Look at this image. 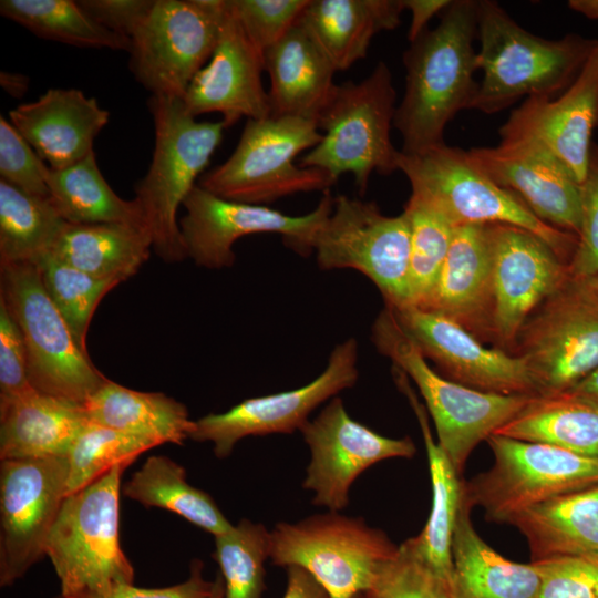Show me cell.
I'll return each instance as SVG.
<instances>
[{
  "instance_id": "1",
  "label": "cell",
  "mask_w": 598,
  "mask_h": 598,
  "mask_svg": "<svg viewBox=\"0 0 598 598\" xmlns=\"http://www.w3.org/2000/svg\"><path fill=\"white\" fill-rule=\"evenodd\" d=\"M475 39L477 1L454 0L403 53L405 89L393 122L403 154L445 143L447 124L472 110L478 90Z\"/></svg>"
},
{
  "instance_id": "2",
  "label": "cell",
  "mask_w": 598,
  "mask_h": 598,
  "mask_svg": "<svg viewBox=\"0 0 598 598\" xmlns=\"http://www.w3.org/2000/svg\"><path fill=\"white\" fill-rule=\"evenodd\" d=\"M476 68L482 72L472 105L498 113L522 97L564 92L576 79L596 40L567 34L545 39L520 27L496 1H477Z\"/></svg>"
},
{
  "instance_id": "3",
  "label": "cell",
  "mask_w": 598,
  "mask_h": 598,
  "mask_svg": "<svg viewBox=\"0 0 598 598\" xmlns=\"http://www.w3.org/2000/svg\"><path fill=\"white\" fill-rule=\"evenodd\" d=\"M154 150L147 173L135 186L153 250L165 262L187 258L177 210L208 166L229 126L225 121H198L181 99L151 95Z\"/></svg>"
},
{
  "instance_id": "4",
  "label": "cell",
  "mask_w": 598,
  "mask_h": 598,
  "mask_svg": "<svg viewBox=\"0 0 598 598\" xmlns=\"http://www.w3.org/2000/svg\"><path fill=\"white\" fill-rule=\"evenodd\" d=\"M395 100L392 73L383 61L359 82L336 84L316 121L321 140L299 165L321 169L334 183L352 174L363 195L373 173L399 171L400 150L391 141Z\"/></svg>"
},
{
  "instance_id": "5",
  "label": "cell",
  "mask_w": 598,
  "mask_h": 598,
  "mask_svg": "<svg viewBox=\"0 0 598 598\" xmlns=\"http://www.w3.org/2000/svg\"><path fill=\"white\" fill-rule=\"evenodd\" d=\"M127 466H114L64 498L45 545L61 596L103 594L133 584L134 569L120 543L121 478Z\"/></svg>"
},
{
  "instance_id": "6",
  "label": "cell",
  "mask_w": 598,
  "mask_h": 598,
  "mask_svg": "<svg viewBox=\"0 0 598 598\" xmlns=\"http://www.w3.org/2000/svg\"><path fill=\"white\" fill-rule=\"evenodd\" d=\"M371 338L377 350L415 383L433 419L437 444L460 475L473 450L533 398L483 392L442 377L386 305L373 322Z\"/></svg>"
},
{
  "instance_id": "7",
  "label": "cell",
  "mask_w": 598,
  "mask_h": 598,
  "mask_svg": "<svg viewBox=\"0 0 598 598\" xmlns=\"http://www.w3.org/2000/svg\"><path fill=\"white\" fill-rule=\"evenodd\" d=\"M398 169L409 179L411 197L444 216L454 227L507 224L535 234L564 258L577 236L540 220L515 193L495 184L470 158L446 143L416 154L400 151Z\"/></svg>"
},
{
  "instance_id": "8",
  "label": "cell",
  "mask_w": 598,
  "mask_h": 598,
  "mask_svg": "<svg viewBox=\"0 0 598 598\" xmlns=\"http://www.w3.org/2000/svg\"><path fill=\"white\" fill-rule=\"evenodd\" d=\"M320 140L313 120H247L234 152L198 185L228 200L265 206L297 193L330 190L336 183L326 172L296 164V157Z\"/></svg>"
},
{
  "instance_id": "9",
  "label": "cell",
  "mask_w": 598,
  "mask_h": 598,
  "mask_svg": "<svg viewBox=\"0 0 598 598\" xmlns=\"http://www.w3.org/2000/svg\"><path fill=\"white\" fill-rule=\"evenodd\" d=\"M0 300L17 322L31 385L84 406L109 380L80 349L33 264H0Z\"/></svg>"
},
{
  "instance_id": "10",
  "label": "cell",
  "mask_w": 598,
  "mask_h": 598,
  "mask_svg": "<svg viewBox=\"0 0 598 598\" xmlns=\"http://www.w3.org/2000/svg\"><path fill=\"white\" fill-rule=\"evenodd\" d=\"M395 546L360 517L339 512L313 515L296 523H278L270 532L269 558L276 566L308 571L330 598L368 592Z\"/></svg>"
},
{
  "instance_id": "11",
  "label": "cell",
  "mask_w": 598,
  "mask_h": 598,
  "mask_svg": "<svg viewBox=\"0 0 598 598\" xmlns=\"http://www.w3.org/2000/svg\"><path fill=\"white\" fill-rule=\"evenodd\" d=\"M514 354L522 357L537 395L567 392L598 367V286L570 275L522 327Z\"/></svg>"
},
{
  "instance_id": "12",
  "label": "cell",
  "mask_w": 598,
  "mask_h": 598,
  "mask_svg": "<svg viewBox=\"0 0 598 598\" xmlns=\"http://www.w3.org/2000/svg\"><path fill=\"white\" fill-rule=\"evenodd\" d=\"M486 441L493 465L463 482V493L472 507L484 509L491 522L509 524L534 505L598 484V458L498 434Z\"/></svg>"
},
{
  "instance_id": "13",
  "label": "cell",
  "mask_w": 598,
  "mask_h": 598,
  "mask_svg": "<svg viewBox=\"0 0 598 598\" xmlns=\"http://www.w3.org/2000/svg\"><path fill=\"white\" fill-rule=\"evenodd\" d=\"M410 221L404 212L382 214L374 202L338 195L319 228L313 251L322 270L354 269L394 309L410 306Z\"/></svg>"
},
{
  "instance_id": "14",
  "label": "cell",
  "mask_w": 598,
  "mask_h": 598,
  "mask_svg": "<svg viewBox=\"0 0 598 598\" xmlns=\"http://www.w3.org/2000/svg\"><path fill=\"white\" fill-rule=\"evenodd\" d=\"M227 0H155L131 37L130 70L155 96L183 99L210 59Z\"/></svg>"
},
{
  "instance_id": "15",
  "label": "cell",
  "mask_w": 598,
  "mask_h": 598,
  "mask_svg": "<svg viewBox=\"0 0 598 598\" xmlns=\"http://www.w3.org/2000/svg\"><path fill=\"white\" fill-rule=\"evenodd\" d=\"M330 190H326L313 210L291 216L265 205L233 202L212 194L198 184L184 200L185 215L179 229L187 258L209 269L234 265L235 243L247 235L280 234L298 254L313 251L315 237L333 207Z\"/></svg>"
},
{
  "instance_id": "16",
  "label": "cell",
  "mask_w": 598,
  "mask_h": 598,
  "mask_svg": "<svg viewBox=\"0 0 598 598\" xmlns=\"http://www.w3.org/2000/svg\"><path fill=\"white\" fill-rule=\"evenodd\" d=\"M66 457L3 460L0 464V586L21 578L45 555L68 484Z\"/></svg>"
},
{
  "instance_id": "17",
  "label": "cell",
  "mask_w": 598,
  "mask_h": 598,
  "mask_svg": "<svg viewBox=\"0 0 598 598\" xmlns=\"http://www.w3.org/2000/svg\"><path fill=\"white\" fill-rule=\"evenodd\" d=\"M357 362L358 343L349 338L334 347L324 370L308 384L250 398L226 412L207 414L195 421L189 439L213 443L215 455L224 458L244 437L300 431L317 406L355 384Z\"/></svg>"
},
{
  "instance_id": "18",
  "label": "cell",
  "mask_w": 598,
  "mask_h": 598,
  "mask_svg": "<svg viewBox=\"0 0 598 598\" xmlns=\"http://www.w3.org/2000/svg\"><path fill=\"white\" fill-rule=\"evenodd\" d=\"M311 458L302 487L313 493L312 504L340 512L358 476L384 460L411 458L416 446L409 437L383 436L353 420L339 396L300 430Z\"/></svg>"
},
{
  "instance_id": "19",
  "label": "cell",
  "mask_w": 598,
  "mask_h": 598,
  "mask_svg": "<svg viewBox=\"0 0 598 598\" xmlns=\"http://www.w3.org/2000/svg\"><path fill=\"white\" fill-rule=\"evenodd\" d=\"M487 230L493 262L489 340L513 353L526 320L568 278V265L527 229L488 224Z\"/></svg>"
},
{
  "instance_id": "20",
  "label": "cell",
  "mask_w": 598,
  "mask_h": 598,
  "mask_svg": "<svg viewBox=\"0 0 598 598\" xmlns=\"http://www.w3.org/2000/svg\"><path fill=\"white\" fill-rule=\"evenodd\" d=\"M392 309L423 357L432 360L447 379L488 393L537 395L522 357L485 347L464 327L441 313L414 306Z\"/></svg>"
},
{
  "instance_id": "21",
  "label": "cell",
  "mask_w": 598,
  "mask_h": 598,
  "mask_svg": "<svg viewBox=\"0 0 598 598\" xmlns=\"http://www.w3.org/2000/svg\"><path fill=\"white\" fill-rule=\"evenodd\" d=\"M467 152L485 175L518 195L540 220L578 235L580 183L540 142L530 137L501 138L496 146Z\"/></svg>"
},
{
  "instance_id": "22",
  "label": "cell",
  "mask_w": 598,
  "mask_h": 598,
  "mask_svg": "<svg viewBox=\"0 0 598 598\" xmlns=\"http://www.w3.org/2000/svg\"><path fill=\"white\" fill-rule=\"evenodd\" d=\"M598 125V40L574 82L556 99L533 96L514 109L499 127L501 138L540 142L575 175L586 176L591 134Z\"/></svg>"
},
{
  "instance_id": "23",
  "label": "cell",
  "mask_w": 598,
  "mask_h": 598,
  "mask_svg": "<svg viewBox=\"0 0 598 598\" xmlns=\"http://www.w3.org/2000/svg\"><path fill=\"white\" fill-rule=\"evenodd\" d=\"M218 41L208 63L195 75L184 97L187 112L197 117L219 113L228 126L241 117L270 116L264 89V52L246 34L229 0Z\"/></svg>"
},
{
  "instance_id": "24",
  "label": "cell",
  "mask_w": 598,
  "mask_h": 598,
  "mask_svg": "<svg viewBox=\"0 0 598 598\" xmlns=\"http://www.w3.org/2000/svg\"><path fill=\"white\" fill-rule=\"evenodd\" d=\"M110 118L96 99L78 89H49L19 104L9 121L52 169L73 165L94 152V141Z\"/></svg>"
},
{
  "instance_id": "25",
  "label": "cell",
  "mask_w": 598,
  "mask_h": 598,
  "mask_svg": "<svg viewBox=\"0 0 598 598\" xmlns=\"http://www.w3.org/2000/svg\"><path fill=\"white\" fill-rule=\"evenodd\" d=\"M492 280L487 225L456 226L434 288L422 305L414 307L448 317L481 341L489 340Z\"/></svg>"
},
{
  "instance_id": "26",
  "label": "cell",
  "mask_w": 598,
  "mask_h": 598,
  "mask_svg": "<svg viewBox=\"0 0 598 598\" xmlns=\"http://www.w3.org/2000/svg\"><path fill=\"white\" fill-rule=\"evenodd\" d=\"M271 116H295L317 121L336 83L332 63L297 22L264 52Z\"/></svg>"
},
{
  "instance_id": "27",
  "label": "cell",
  "mask_w": 598,
  "mask_h": 598,
  "mask_svg": "<svg viewBox=\"0 0 598 598\" xmlns=\"http://www.w3.org/2000/svg\"><path fill=\"white\" fill-rule=\"evenodd\" d=\"M89 421L84 406L33 389L0 404V460L66 457Z\"/></svg>"
},
{
  "instance_id": "28",
  "label": "cell",
  "mask_w": 598,
  "mask_h": 598,
  "mask_svg": "<svg viewBox=\"0 0 598 598\" xmlns=\"http://www.w3.org/2000/svg\"><path fill=\"white\" fill-rule=\"evenodd\" d=\"M471 509L462 491L452 542V598H539L536 565L512 561L494 550L475 530Z\"/></svg>"
},
{
  "instance_id": "29",
  "label": "cell",
  "mask_w": 598,
  "mask_h": 598,
  "mask_svg": "<svg viewBox=\"0 0 598 598\" xmlns=\"http://www.w3.org/2000/svg\"><path fill=\"white\" fill-rule=\"evenodd\" d=\"M404 10L403 0H309L298 22L344 71L367 56L378 33L401 24Z\"/></svg>"
},
{
  "instance_id": "30",
  "label": "cell",
  "mask_w": 598,
  "mask_h": 598,
  "mask_svg": "<svg viewBox=\"0 0 598 598\" xmlns=\"http://www.w3.org/2000/svg\"><path fill=\"white\" fill-rule=\"evenodd\" d=\"M398 388L408 398L421 427L432 487L429 518L419 535L406 539L416 555L448 584L453 571L452 542L461 506L463 481L444 451L433 440L425 408L416 398L409 378L393 368Z\"/></svg>"
},
{
  "instance_id": "31",
  "label": "cell",
  "mask_w": 598,
  "mask_h": 598,
  "mask_svg": "<svg viewBox=\"0 0 598 598\" xmlns=\"http://www.w3.org/2000/svg\"><path fill=\"white\" fill-rule=\"evenodd\" d=\"M509 524L526 538L532 561L598 556V484L534 505Z\"/></svg>"
},
{
  "instance_id": "32",
  "label": "cell",
  "mask_w": 598,
  "mask_h": 598,
  "mask_svg": "<svg viewBox=\"0 0 598 598\" xmlns=\"http://www.w3.org/2000/svg\"><path fill=\"white\" fill-rule=\"evenodd\" d=\"M152 249L144 226L68 223L50 255L93 277L121 283L140 270Z\"/></svg>"
},
{
  "instance_id": "33",
  "label": "cell",
  "mask_w": 598,
  "mask_h": 598,
  "mask_svg": "<svg viewBox=\"0 0 598 598\" xmlns=\"http://www.w3.org/2000/svg\"><path fill=\"white\" fill-rule=\"evenodd\" d=\"M91 422L154 440L182 445L195 421L186 406L161 392H141L110 379L84 404Z\"/></svg>"
},
{
  "instance_id": "34",
  "label": "cell",
  "mask_w": 598,
  "mask_h": 598,
  "mask_svg": "<svg viewBox=\"0 0 598 598\" xmlns=\"http://www.w3.org/2000/svg\"><path fill=\"white\" fill-rule=\"evenodd\" d=\"M494 434L598 458V404L569 392L536 395Z\"/></svg>"
},
{
  "instance_id": "35",
  "label": "cell",
  "mask_w": 598,
  "mask_h": 598,
  "mask_svg": "<svg viewBox=\"0 0 598 598\" xmlns=\"http://www.w3.org/2000/svg\"><path fill=\"white\" fill-rule=\"evenodd\" d=\"M45 181L52 205L69 224L144 226L138 202L124 199L112 189L99 168L95 152L62 169L48 167Z\"/></svg>"
},
{
  "instance_id": "36",
  "label": "cell",
  "mask_w": 598,
  "mask_h": 598,
  "mask_svg": "<svg viewBox=\"0 0 598 598\" xmlns=\"http://www.w3.org/2000/svg\"><path fill=\"white\" fill-rule=\"evenodd\" d=\"M123 494L145 507L177 514L214 537L234 526L212 496L188 484L185 468L167 456H150L123 486Z\"/></svg>"
},
{
  "instance_id": "37",
  "label": "cell",
  "mask_w": 598,
  "mask_h": 598,
  "mask_svg": "<svg viewBox=\"0 0 598 598\" xmlns=\"http://www.w3.org/2000/svg\"><path fill=\"white\" fill-rule=\"evenodd\" d=\"M66 225L49 197L0 181V264L38 266L51 254Z\"/></svg>"
},
{
  "instance_id": "38",
  "label": "cell",
  "mask_w": 598,
  "mask_h": 598,
  "mask_svg": "<svg viewBox=\"0 0 598 598\" xmlns=\"http://www.w3.org/2000/svg\"><path fill=\"white\" fill-rule=\"evenodd\" d=\"M2 17L65 44L130 51L131 40L102 27L73 0H1Z\"/></svg>"
},
{
  "instance_id": "39",
  "label": "cell",
  "mask_w": 598,
  "mask_h": 598,
  "mask_svg": "<svg viewBox=\"0 0 598 598\" xmlns=\"http://www.w3.org/2000/svg\"><path fill=\"white\" fill-rule=\"evenodd\" d=\"M270 532L260 523L241 519L215 536L214 559L224 580V598H261Z\"/></svg>"
},
{
  "instance_id": "40",
  "label": "cell",
  "mask_w": 598,
  "mask_h": 598,
  "mask_svg": "<svg viewBox=\"0 0 598 598\" xmlns=\"http://www.w3.org/2000/svg\"><path fill=\"white\" fill-rule=\"evenodd\" d=\"M157 445L152 439L89 421L66 455V496L84 488L116 465H131L138 455Z\"/></svg>"
},
{
  "instance_id": "41",
  "label": "cell",
  "mask_w": 598,
  "mask_h": 598,
  "mask_svg": "<svg viewBox=\"0 0 598 598\" xmlns=\"http://www.w3.org/2000/svg\"><path fill=\"white\" fill-rule=\"evenodd\" d=\"M403 212L411 229L410 306H420L436 283L455 227L440 213L411 196Z\"/></svg>"
},
{
  "instance_id": "42",
  "label": "cell",
  "mask_w": 598,
  "mask_h": 598,
  "mask_svg": "<svg viewBox=\"0 0 598 598\" xmlns=\"http://www.w3.org/2000/svg\"><path fill=\"white\" fill-rule=\"evenodd\" d=\"M47 293L70 328L80 349L87 353L86 336L103 297L118 283L100 279L48 255L39 265Z\"/></svg>"
},
{
  "instance_id": "43",
  "label": "cell",
  "mask_w": 598,
  "mask_h": 598,
  "mask_svg": "<svg viewBox=\"0 0 598 598\" xmlns=\"http://www.w3.org/2000/svg\"><path fill=\"white\" fill-rule=\"evenodd\" d=\"M367 598H452L450 584L404 540L382 567Z\"/></svg>"
},
{
  "instance_id": "44",
  "label": "cell",
  "mask_w": 598,
  "mask_h": 598,
  "mask_svg": "<svg viewBox=\"0 0 598 598\" xmlns=\"http://www.w3.org/2000/svg\"><path fill=\"white\" fill-rule=\"evenodd\" d=\"M251 42L265 52L299 20L309 0H229Z\"/></svg>"
},
{
  "instance_id": "45",
  "label": "cell",
  "mask_w": 598,
  "mask_h": 598,
  "mask_svg": "<svg viewBox=\"0 0 598 598\" xmlns=\"http://www.w3.org/2000/svg\"><path fill=\"white\" fill-rule=\"evenodd\" d=\"M48 165L16 130L0 116V181L28 194L49 197L45 181Z\"/></svg>"
},
{
  "instance_id": "46",
  "label": "cell",
  "mask_w": 598,
  "mask_h": 598,
  "mask_svg": "<svg viewBox=\"0 0 598 598\" xmlns=\"http://www.w3.org/2000/svg\"><path fill=\"white\" fill-rule=\"evenodd\" d=\"M539 598H598V556H559L533 561Z\"/></svg>"
},
{
  "instance_id": "47",
  "label": "cell",
  "mask_w": 598,
  "mask_h": 598,
  "mask_svg": "<svg viewBox=\"0 0 598 598\" xmlns=\"http://www.w3.org/2000/svg\"><path fill=\"white\" fill-rule=\"evenodd\" d=\"M568 272L579 279L598 277V147H591L580 183V227Z\"/></svg>"
},
{
  "instance_id": "48",
  "label": "cell",
  "mask_w": 598,
  "mask_h": 598,
  "mask_svg": "<svg viewBox=\"0 0 598 598\" xmlns=\"http://www.w3.org/2000/svg\"><path fill=\"white\" fill-rule=\"evenodd\" d=\"M33 389L23 337L4 302L0 300V404Z\"/></svg>"
},
{
  "instance_id": "49",
  "label": "cell",
  "mask_w": 598,
  "mask_h": 598,
  "mask_svg": "<svg viewBox=\"0 0 598 598\" xmlns=\"http://www.w3.org/2000/svg\"><path fill=\"white\" fill-rule=\"evenodd\" d=\"M155 0H80L79 4L97 23L131 40Z\"/></svg>"
},
{
  "instance_id": "50",
  "label": "cell",
  "mask_w": 598,
  "mask_h": 598,
  "mask_svg": "<svg viewBox=\"0 0 598 598\" xmlns=\"http://www.w3.org/2000/svg\"><path fill=\"white\" fill-rule=\"evenodd\" d=\"M213 581L203 577V563L194 559L189 577L175 586L165 588H140L133 584H122L103 594H91L71 598H209ZM56 598H68L59 595Z\"/></svg>"
},
{
  "instance_id": "51",
  "label": "cell",
  "mask_w": 598,
  "mask_h": 598,
  "mask_svg": "<svg viewBox=\"0 0 598 598\" xmlns=\"http://www.w3.org/2000/svg\"><path fill=\"white\" fill-rule=\"evenodd\" d=\"M452 0H403L404 9L411 12V23L408 31L409 42L417 39L436 14H441Z\"/></svg>"
},
{
  "instance_id": "52",
  "label": "cell",
  "mask_w": 598,
  "mask_h": 598,
  "mask_svg": "<svg viewBox=\"0 0 598 598\" xmlns=\"http://www.w3.org/2000/svg\"><path fill=\"white\" fill-rule=\"evenodd\" d=\"M282 598H330L324 588L305 569L287 568V587Z\"/></svg>"
},
{
  "instance_id": "53",
  "label": "cell",
  "mask_w": 598,
  "mask_h": 598,
  "mask_svg": "<svg viewBox=\"0 0 598 598\" xmlns=\"http://www.w3.org/2000/svg\"><path fill=\"white\" fill-rule=\"evenodd\" d=\"M30 79L20 73L1 72L0 84L13 97H22L29 89Z\"/></svg>"
},
{
  "instance_id": "54",
  "label": "cell",
  "mask_w": 598,
  "mask_h": 598,
  "mask_svg": "<svg viewBox=\"0 0 598 598\" xmlns=\"http://www.w3.org/2000/svg\"><path fill=\"white\" fill-rule=\"evenodd\" d=\"M567 392L598 404V367Z\"/></svg>"
},
{
  "instance_id": "55",
  "label": "cell",
  "mask_w": 598,
  "mask_h": 598,
  "mask_svg": "<svg viewBox=\"0 0 598 598\" xmlns=\"http://www.w3.org/2000/svg\"><path fill=\"white\" fill-rule=\"evenodd\" d=\"M568 7L589 19H598V0H570Z\"/></svg>"
},
{
  "instance_id": "56",
  "label": "cell",
  "mask_w": 598,
  "mask_h": 598,
  "mask_svg": "<svg viewBox=\"0 0 598 598\" xmlns=\"http://www.w3.org/2000/svg\"><path fill=\"white\" fill-rule=\"evenodd\" d=\"M224 580L220 574H217L215 580L213 581V589L209 598H224Z\"/></svg>"
},
{
  "instance_id": "57",
  "label": "cell",
  "mask_w": 598,
  "mask_h": 598,
  "mask_svg": "<svg viewBox=\"0 0 598 598\" xmlns=\"http://www.w3.org/2000/svg\"><path fill=\"white\" fill-rule=\"evenodd\" d=\"M354 598H364V594H360V595L355 596Z\"/></svg>"
},
{
  "instance_id": "58",
  "label": "cell",
  "mask_w": 598,
  "mask_h": 598,
  "mask_svg": "<svg viewBox=\"0 0 598 598\" xmlns=\"http://www.w3.org/2000/svg\"><path fill=\"white\" fill-rule=\"evenodd\" d=\"M595 281H596L597 286H598V277H595Z\"/></svg>"
},
{
  "instance_id": "59",
  "label": "cell",
  "mask_w": 598,
  "mask_h": 598,
  "mask_svg": "<svg viewBox=\"0 0 598 598\" xmlns=\"http://www.w3.org/2000/svg\"><path fill=\"white\" fill-rule=\"evenodd\" d=\"M364 598H367V597L364 596Z\"/></svg>"
}]
</instances>
